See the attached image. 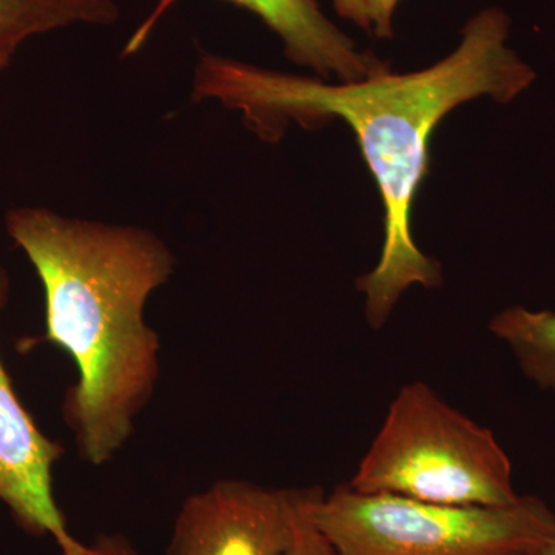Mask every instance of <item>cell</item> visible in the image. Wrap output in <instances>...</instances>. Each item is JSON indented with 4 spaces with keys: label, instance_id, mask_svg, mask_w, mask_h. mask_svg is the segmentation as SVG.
Returning a JSON list of instances; mask_svg holds the SVG:
<instances>
[{
    "label": "cell",
    "instance_id": "1",
    "mask_svg": "<svg viewBox=\"0 0 555 555\" xmlns=\"http://www.w3.org/2000/svg\"><path fill=\"white\" fill-rule=\"evenodd\" d=\"M509 35L506 11L491 7L466 22L460 46L433 67L406 75L385 72L337 86L201 54L193 100L218 101L240 113L257 137L275 142L292 122L310 129L334 118L356 133L385 208L382 255L357 280L375 331L385 326L409 288L443 283L440 264L420 250L412 235V207L429 169L434 130L467 101L489 96L506 104L534 83V68L511 49Z\"/></svg>",
    "mask_w": 555,
    "mask_h": 555
},
{
    "label": "cell",
    "instance_id": "2",
    "mask_svg": "<svg viewBox=\"0 0 555 555\" xmlns=\"http://www.w3.org/2000/svg\"><path fill=\"white\" fill-rule=\"evenodd\" d=\"M5 228L42 283L43 341L61 347L78 367L62 415L80 459L107 465L155 393L160 339L145 321V306L169 283L177 258L152 230L50 208H11Z\"/></svg>",
    "mask_w": 555,
    "mask_h": 555
},
{
    "label": "cell",
    "instance_id": "3",
    "mask_svg": "<svg viewBox=\"0 0 555 555\" xmlns=\"http://www.w3.org/2000/svg\"><path fill=\"white\" fill-rule=\"evenodd\" d=\"M347 485L363 494L449 506H506L520 496L495 434L425 382L398 390Z\"/></svg>",
    "mask_w": 555,
    "mask_h": 555
},
{
    "label": "cell",
    "instance_id": "4",
    "mask_svg": "<svg viewBox=\"0 0 555 555\" xmlns=\"http://www.w3.org/2000/svg\"><path fill=\"white\" fill-rule=\"evenodd\" d=\"M310 511L337 555H531L555 539V514L537 495L449 506L343 483L328 495L320 489Z\"/></svg>",
    "mask_w": 555,
    "mask_h": 555
},
{
    "label": "cell",
    "instance_id": "5",
    "mask_svg": "<svg viewBox=\"0 0 555 555\" xmlns=\"http://www.w3.org/2000/svg\"><path fill=\"white\" fill-rule=\"evenodd\" d=\"M298 489L218 480L184 500L166 555H281L294 537Z\"/></svg>",
    "mask_w": 555,
    "mask_h": 555
},
{
    "label": "cell",
    "instance_id": "6",
    "mask_svg": "<svg viewBox=\"0 0 555 555\" xmlns=\"http://www.w3.org/2000/svg\"><path fill=\"white\" fill-rule=\"evenodd\" d=\"M9 295V273L0 268V312ZM64 454V447L47 437L21 403L0 357V502L22 531L50 535L61 555H91V546L69 532L54 499L53 469Z\"/></svg>",
    "mask_w": 555,
    "mask_h": 555
},
{
    "label": "cell",
    "instance_id": "7",
    "mask_svg": "<svg viewBox=\"0 0 555 555\" xmlns=\"http://www.w3.org/2000/svg\"><path fill=\"white\" fill-rule=\"evenodd\" d=\"M175 0H163L142 33L133 36L129 50L134 51L145 39V31ZM250 11L283 42L288 60L302 68L312 69L317 78H337L341 82H356L377 76L389 69L387 62L369 51L357 49L356 42L345 35L321 10L318 0H222Z\"/></svg>",
    "mask_w": 555,
    "mask_h": 555
},
{
    "label": "cell",
    "instance_id": "8",
    "mask_svg": "<svg viewBox=\"0 0 555 555\" xmlns=\"http://www.w3.org/2000/svg\"><path fill=\"white\" fill-rule=\"evenodd\" d=\"M119 14L116 0H0V72L36 36L75 25L108 27Z\"/></svg>",
    "mask_w": 555,
    "mask_h": 555
},
{
    "label": "cell",
    "instance_id": "9",
    "mask_svg": "<svg viewBox=\"0 0 555 555\" xmlns=\"http://www.w3.org/2000/svg\"><path fill=\"white\" fill-rule=\"evenodd\" d=\"M489 332L505 343L521 374L555 392V312L511 306L489 321Z\"/></svg>",
    "mask_w": 555,
    "mask_h": 555
},
{
    "label": "cell",
    "instance_id": "10",
    "mask_svg": "<svg viewBox=\"0 0 555 555\" xmlns=\"http://www.w3.org/2000/svg\"><path fill=\"white\" fill-rule=\"evenodd\" d=\"M320 488L298 489L297 509H295L294 537L291 545L281 555H337L326 535L313 524V499Z\"/></svg>",
    "mask_w": 555,
    "mask_h": 555
},
{
    "label": "cell",
    "instance_id": "11",
    "mask_svg": "<svg viewBox=\"0 0 555 555\" xmlns=\"http://www.w3.org/2000/svg\"><path fill=\"white\" fill-rule=\"evenodd\" d=\"M400 0H364L371 31L379 39L393 36V14Z\"/></svg>",
    "mask_w": 555,
    "mask_h": 555
},
{
    "label": "cell",
    "instance_id": "12",
    "mask_svg": "<svg viewBox=\"0 0 555 555\" xmlns=\"http://www.w3.org/2000/svg\"><path fill=\"white\" fill-rule=\"evenodd\" d=\"M91 555H138L126 535L101 534L91 543Z\"/></svg>",
    "mask_w": 555,
    "mask_h": 555
},
{
    "label": "cell",
    "instance_id": "13",
    "mask_svg": "<svg viewBox=\"0 0 555 555\" xmlns=\"http://www.w3.org/2000/svg\"><path fill=\"white\" fill-rule=\"evenodd\" d=\"M334 5L339 16L353 22L363 30L371 31L364 0H334Z\"/></svg>",
    "mask_w": 555,
    "mask_h": 555
},
{
    "label": "cell",
    "instance_id": "14",
    "mask_svg": "<svg viewBox=\"0 0 555 555\" xmlns=\"http://www.w3.org/2000/svg\"><path fill=\"white\" fill-rule=\"evenodd\" d=\"M531 555H555V539L546 545L540 546Z\"/></svg>",
    "mask_w": 555,
    "mask_h": 555
}]
</instances>
